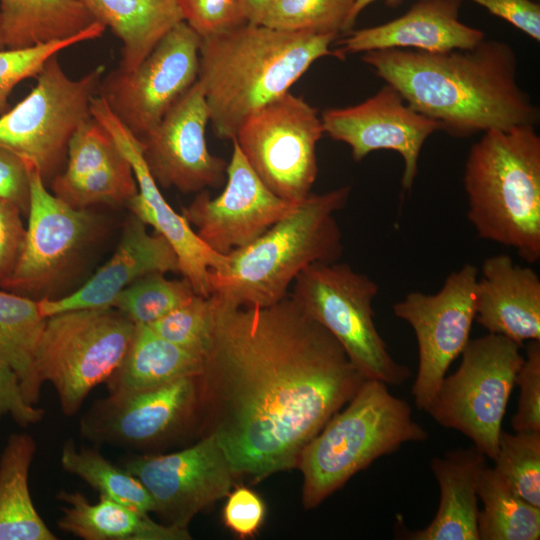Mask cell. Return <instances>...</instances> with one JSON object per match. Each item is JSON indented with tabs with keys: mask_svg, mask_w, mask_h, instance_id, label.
<instances>
[{
	"mask_svg": "<svg viewBox=\"0 0 540 540\" xmlns=\"http://www.w3.org/2000/svg\"><path fill=\"white\" fill-rule=\"evenodd\" d=\"M210 298L196 404L206 410L208 433L235 475L262 480L297 465L303 448L366 378L291 297L266 307Z\"/></svg>",
	"mask_w": 540,
	"mask_h": 540,
	"instance_id": "obj_1",
	"label": "cell"
},
{
	"mask_svg": "<svg viewBox=\"0 0 540 540\" xmlns=\"http://www.w3.org/2000/svg\"><path fill=\"white\" fill-rule=\"evenodd\" d=\"M362 60L415 111L454 137L536 126L539 108L517 81L511 45L485 40L466 49H381Z\"/></svg>",
	"mask_w": 540,
	"mask_h": 540,
	"instance_id": "obj_2",
	"label": "cell"
},
{
	"mask_svg": "<svg viewBox=\"0 0 540 540\" xmlns=\"http://www.w3.org/2000/svg\"><path fill=\"white\" fill-rule=\"evenodd\" d=\"M338 35L291 32L245 23L201 38L197 81L216 137L232 140L258 110L290 87L330 49Z\"/></svg>",
	"mask_w": 540,
	"mask_h": 540,
	"instance_id": "obj_3",
	"label": "cell"
},
{
	"mask_svg": "<svg viewBox=\"0 0 540 540\" xmlns=\"http://www.w3.org/2000/svg\"><path fill=\"white\" fill-rule=\"evenodd\" d=\"M350 191L343 186L310 193L256 240L226 254L227 268L210 273V296L235 306H271L287 297L306 267L336 261L343 247L334 215Z\"/></svg>",
	"mask_w": 540,
	"mask_h": 540,
	"instance_id": "obj_4",
	"label": "cell"
},
{
	"mask_svg": "<svg viewBox=\"0 0 540 540\" xmlns=\"http://www.w3.org/2000/svg\"><path fill=\"white\" fill-rule=\"evenodd\" d=\"M468 219L477 235L540 258V136L533 125L482 133L463 174Z\"/></svg>",
	"mask_w": 540,
	"mask_h": 540,
	"instance_id": "obj_5",
	"label": "cell"
},
{
	"mask_svg": "<svg viewBox=\"0 0 540 540\" xmlns=\"http://www.w3.org/2000/svg\"><path fill=\"white\" fill-rule=\"evenodd\" d=\"M427 438L406 401L392 395L384 382L366 379L346 408L301 451L297 465L303 474L304 507L318 506L379 457Z\"/></svg>",
	"mask_w": 540,
	"mask_h": 540,
	"instance_id": "obj_6",
	"label": "cell"
},
{
	"mask_svg": "<svg viewBox=\"0 0 540 540\" xmlns=\"http://www.w3.org/2000/svg\"><path fill=\"white\" fill-rule=\"evenodd\" d=\"M135 324L113 307L78 309L47 318L35 356L39 381L50 382L71 417L90 391L120 365Z\"/></svg>",
	"mask_w": 540,
	"mask_h": 540,
	"instance_id": "obj_7",
	"label": "cell"
},
{
	"mask_svg": "<svg viewBox=\"0 0 540 540\" xmlns=\"http://www.w3.org/2000/svg\"><path fill=\"white\" fill-rule=\"evenodd\" d=\"M293 284L292 300L340 343L366 379L398 386L411 376L376 328L372 301L378 285L372 279L334 261L309 265Z\"/></svg>",
	"mask_w": 540,
	"mask_h": 540,
	"instance_id": "obj_8",
	"label": "cell"
},
{
	"mask_svg": "<svg viewBox=\"0 0 540 540\" xmlns=\"http://www.w3.org/2000/svg\"><path fill=\"white\" fill-rule=\"evenodd\" d=\"M521 346L498 334L469 340L457 371L442 380L426 412L467 436L494 460L502 421L524 361Z\"/></svg>",
	"mask_w": 540,
	"mask_h": 540,
	"instance_id": "obj_9",
	"label": "cell"
},
{
	"mask_svg": "<svg viewBox=\"0 0 540 540\" xmlns=\"http://www.w3.org/2000/svg\"><path fill=\"white\" fill-rule=\"evenodd\" d=\"M104 72L97 67L79 79L64 72L58 54L37 75L30 93L0 116V146L20 156L45 181L58 174L77 128L91 118V102Z\"/></svg>",
	"mask_w": 540,
	"mask_h": 540,
	"instance_id": "obj_10",
	"label": "cell"
},
{
	"mask_svg": "<svg viewBox=\"0 0 540 540\" xmlns=\"http://www.w3.org/2000/svg\"><path fill=\"white\" fill-rule=\"evenodd\" d=\"M323 133L317 109L288 92L250 116L232 140L274 194L299 202L316 180Z\"/></svg>",
	"mask_w": 540,
	"mask_h": 540,
	"instance_id": "obj_11",
	"label": "cell"
},
{
	"mask_svg": "<svg viewBox=\"0 0 540 540\" xmlns=\"http://www.w3.org/2000/svg\"><path fill=\"white\" fill-rule=\"evenodd\" d=\"M201 37L181 21L131 72L101 79L99 95L138 139L146 137L198 78Z\"/></svg>",
	"mask_w": 540,
	"mask_h": 540,
	"instance_id": "obj_12",
	"label": "cell"
},
{
	"mask_svg": "<svg viewBox=\"0 0 540 540\" xmlns=\"http://www.w3.org/2000/svg\"><path fill=\"white\" fill-rule=\"evenodd\" d=\"M478 269L465 264L452 272L435 294L410 292L393 306L394 314L410 324L419 351L412 396L426 411L451 363L470 340L476 316Z\"/></svg>",
	"mask_w": 540,
	"mask_h": 540,
	"instance_id": "obj_13",
	"label": "cell"
},
{
	"mask_svg": "<svg viewBox=\"0 0 540 540\" xmlns=\"http://www.w3.org/2000/svg\"><path fill=\"white\" fill-rule=\"evenodd\" d=\"M146 487L165 524L187 529L195 515L228 496L235 473L215 435L163 455L132 456L122 464Z\"/></svg>",
	"mask_w": 540,
	"mask_h": 540,
	"instance_id": "obj_14",
	"label": "cell"
},
{
	"mask_svg": "<svg viewBox=\"0 0 540 540\" xmlns=\"http://www.w3.org/2000/svg\"><path fill=\"white\" fill-rule=\"evenodd\" d=\"M232 143L222 193L212 198L203 190L182 209L199 238L223 255L256 240L298 203L274 194L252 169L236 141Z\"/></svg>",
	"mask_w": 540,
	"mask_h": 540,
	"instance_id": "obj_15",
	"label": "cell"
},
{
	"mask_svg": "<svg viewBox=\"0 0 540 540\" xmlns=\"http://www.w3.org/2000/svg\"><path fill=\"white\" fill-rule=\"evenodd\" d=\"M31 172V199L24 248L4 290L33 298L51 291L86 242L94 218L50 193L42 176ZM34 299V298H33Z\"/></svg>",
	"mask_w": 540,
	"mask_h": 540,
	"instance_id": "obj_16",
	"label": "cell"
},
{
	"mask_svg": "<svg viewBox=\"0 0 540 540\" xmlns=\"http://www.w3.org/2000/svg\"><path fill=\"white\" fill-rule=\"evenodd\" d=\"M208 123L205 96L196 81L160 123L139 140L144 162L157 185L198 193L223 183L227 163L208 150Z\"/></svg>",
	"mask_w": 540,
	"mask_h": 540,
	"instance_id": "obj_17",
	"label": "cell"
},
{
	"mask_svg": "<svg viewBox=\"0 0 540 540\" xmlns=\"http://www.w3.org/2000/svg\"><path fill=\"white\" fill-rule=\"evenodd\" d=\"M90 111L92 117L111 134L132 166L138 193L127 205L133 215L168 241L177 255L183 278L197 295L209 297L210 273L226 269L228 255L210 249L185 217L169 205L144 162L140 141L116 117L101 96L93 98Z\"/></svg>",
	"mask_w": 540,
	"mask_h": 540,
	"instance_id": "obj_18",
	"label": "cell"
},
{
	"mask_svg": "<svg viewBox=\"0 0 540 540\" xmlns=\"http://www.w3.org/2000/svg\"><path fill=\"white\" fill-rule=\"evenodd\" d=\"M321 122L324 133L351 148L355 161L376 150L400 154L404 160V190H410L414 183L423 144L439 130L433 120L415 111L388 84L357 105L324 110Z\"/></svg>",
	"mask_w": 540,
	"mask_h": 540,
	"instance_id": "obj_19",
	"label": "cell"
},
{
	"mask_svg": "<svg viewBox=\"0 0 540 540\" xmlns=\"http://www.w3.org/2000/svg\"><path fill=\"white\" fill-rule=\"evenodd\" d=\"M196 407V377L96 400L80 419L83 437L96 444L139 448L163 440Z\"/></svg>",
	"mask_w": 540,
	"mask_h": 540,
	"instance_id": "obj_20",
	"label": "cell"
},
{
	"mask_svg": "<svg viewBox=\"0 0 540 540\" xmlns=\"http://www.w3.org/2000/svg\"><path fill=\"white\" fill-rule=\"evenodd\" d=\"M146 226L133 215L113 256L73 293L58 299H38L40 313L48 318L72 310L111 307L115 297L137 279L156 272H179L171 245L160 234H149Z\"/></svg>",
	"mask_w": 540,
	"mask_h": 540,
	"instance_id": "obj_21",
	"label": "cell"
},
{
	"mask_svg": "<svg viewBox=\"0 0 540 540\" xmlns=\"http://www.w3.org/2000/svg\"><path fill=\"white\" fill-rule=\"evenodd\" d=\"M463 0H418L402 16L381 25L348 32L337 50L365 53L399 48L426 52H445L471 48L481 42L483 31L459 20Z\"/></svg>",
	"mask_w": 540,
	"mask_h": 540,
	"instance_id": "obj_22",
	"label": "cell"
},
{
	"mask_svg": "<svg viewBox=\"0 0 540 540\" xmlns=\"http://www.w3.org/2000/svg\"><path fill=\"white\" fill-rule=\"evenodd\" d=\"M475 320L488 333L502 335L519 346L540 341V279L530 267L506 254L487 258L476 285Z\"/></svg>",
	"mask_w": 540,
	"mask_h": 540,
	"instance_id": "obj_23",
	"label": "cell"
},
{
	"mask_svg": "<svg viewBox=\"0 0 540 540\" xmlns=\"http://www.w3.org/2000/svg\"><path fill=\"white\" fill-rule=\"evenodd\" d=\"M487 457L474 445L434 457L433 474L440 489V502L431 523L423 529L406 531L409 540H479L477 531L478 484Z\"/></svg>",
	"mask_w": 540,
	"mask_h": 540,
	"instance_id": "obj_24",
	"label": "cell"
},
{
	"mask_svg": "<svg viewBox=\"0 0 540 540\" xmlns=\"http://www.w3.org/2000/svg\"><path fill=\"white\" fill-rule=\"evenodd\" d=\"M91 503L80 492L61 490L56 498L67 504L57 520L60 530L84 540H188L187 529L153 521L109 497Z\"/></svg>",
	"mask_w": 540,
	"mask_h": 540,
	"instance_id": "obj_25",
	"label": "cell"
},
{
	"mask_svg": "<svg viewBox=\"0 0 540 540\" xmlns=\"http://www.w3.org/2000/svg\"><path fill=\"white\" fill-rule=\"evenodd\" d=\"M122 43L119 70L131 72L162 37L184 21L177 0H79Z\"/></svg>",
	"mask_w": 540,
	"mask_h": 540,
	"instance_id": "obj_26",
	"label": "cell"
},
{
	"mask_svg": "<svg viewBox=\"0 0 540 540\" xmlns=\"http://www.w3.org/2000/svg\"><path fill=\"white\" fill-rule=\"evenodd\" d=\"M203 356L177 346L152 331L135 324L129 347L116 370L107 379L111 395L154 389L184 377H197Z\"/></svg>",
	"mask_w": 540,
	"mask_h": 540,
	"instance_id": "obj_27",
	"label": "cell"
},
{
	"mask_svg": "<svg viewBox=\"0 0 540 540\" xmlns=\"http://www.w3.org/2000/svg\"><path fill=\"white\" fill-rule=\"evenodd\" d=\"M97 22L79 0H0V24L6 49L67 40Z\"/></svg>",
	"mask_w": 540,
	"mask_h": 540,
	"instance_id": "obj_28",
	"label": "cell"
},
{
	"mask_svg": "<svg viewBox=\"0 0 540 540\" xmlns=\"http://www.w3.org/2000/svg\"><path fill=\"white\" fill-rule=\"evenodd\" d=\"M34 438L11 434L0 456V540H56L38 514L29 491Z\"/></svg>",
	"mask_w": 540,
	"mask_h": 540,
	"instance_id": "obj_29",
	"label": "cell"
},
{
	"mask_svg": "<svg viewBox=\"0 0 540 540\" xmlns=\"http://www.w3.org/2000/svg\"><path fill=\"white\" fill-rule=\"evenodd\" d=\"M46 320L37 300L0 290V358L17 373L24 396L33 405L42 386L35 356Z\"/></svg>",
	"mask_w": 540,
	"mask_h": 540,
	"instance_id": "obj_30",
	"label": "cell"
},
{
	"mask_svg": "<svg viewBox=\"0 0 540 540\" xmlns=\"http://www.w3.org/2000/svg\"><path fill=\"white\" fill-rule=\"evenodd\" d=\"M477 494L483 503L477 517L479 540L540 538V508L518 496L494 468L483 469Z\"/></svg>",
	"mask_w": 540,
	"mask_h": 540,
	"instance_id": "obj_31",
	"label": "cell"
},
{
	"mask_svg": "<svg viewBox=\"0 0 540 540\" xmlns=\"http://www.w3.org/2000/svg\"><path fill=\"white\" fill-rule=\"evenodd\" d=\"M60 464L99 495L109 497L142 513L155 512V502L143 483L124 467L107 460L98 450L77 448L67 439L61 449Z\"/></svg>",
	"mask_w": 540,
	"mask_h": 540,
	"instance_id": "obj_32",
	"label": "cell"
},
{
	"mask_svg": "<svg viewBox=\"0 0 540 540\" xmlns=\"http://www.w3.org/2000/svg\"><path fill=\"white\" fill-rule=\"evenodd\" d=\"M51 189L56 197L80 210L101 203L128 204L138 193L132 166L124 154L108 165L72 181L54 177Z\"/></svg>",
	"mask_w": 540,
	"mask_h": 540,
	"instance_id": "obj_33",
	"label": "cell"
},
{
	"mask_svg": "<svg viewBox=\"0 0 540 540\" xmlns=\"http://www.w3.org/2000/svg\"><path fill=\"white\" fill-rule=\"evenodd\" d=\"M197 295L191 284L169 280L164 273L147 274L123 289L111 307L124 314L134 324L149 325Z\"/></svg>",
	"mask_w": 540,
	"mask_h": 540,
	"instance_id": "obj_34",
	"label": "cell"
},
{
	"mask_svg": "<svg viewBox=\"0 0 540 540\" xmlns=\"http://www.w3.org/2000/svg\"><path fill=\"white\" fill-rule=\"evenodd\" d=\"M496 472L522 499L540 508V431H501Z\"/></svg>",
	"mask_w": 540,
	"mask_h": 540,
	"instance_id": "obj_35",
	"label": "cell"
},
{
	"mask_svg": "<svg viewBox=\"0 0 540 540\" xmlns=\"http://www.w3.org/2000/svg\"><path fill=\"white\" fill-rule=\"evenodd\" d=\"M354 0H272L261 21L291 32H347Z\"/></svg>",
	"mask_w": 540,
	"mask_h": 540,
	"instance_id": "obj_36",
	"label": "cell"
},
{
	"mask_svg": "<svg viewBox=\"0 0 540 540\" xmlns=\"http://www.w3.org/2000/svg\"><path fill=\"white\" fill-rule=\"evenodd\" d=\"M106 27L100 22L76 37L25 49L0 51V116L9 110L8 98L21 81L37 77L44 64L53 55L78 43L93 40L103 35Z\"/></svg>",
	"mask_w": 540,
	"mask_h": 540,
	"instance_id": "obj_37",
	"label": "cell"
},
{
	"mask_svg": "<svg viewBox=\"0 0 540 540\" xmlns=\"http://www.w3.org/2000/svg\"><path fill=\"white\" fill-rule=\"evenodd\" d=\"M147 326L163 339L203 356L211 334L212 300L195 295Z\"/></svg>",
	"mask_w": 540,
	"mask_h": 540,
	"instance_id": "obj_38",
	"label": "cell"
},
{
	"mask_svg": "<svg viewBox=\"0 0 540 540\" xmlns=\"http://www.w3.org/2000/svg\"><path fill=\"white\" fill-rule=\"evenodd\" d=\"M122 155L111 134L91 116L71 137L67 149V167L55 177L72 181L108 165Z\"/></svg>",
	"mask_w": 540,
	"mask_h": 540,
	"instance_id": "obj_39",
	"label": "cell"
},
{
	"mask_svg": "<svg viewBox=\"0 0 540 540\" xmlns=\"http://www.w3.org/2000/svg\"><path fill=\"white\" fill-rule=\"evenodd\" d=\"M517 411L511 418L514 432L540 431V341H528L524 361L516 375Z\"/></svg>",
	"mask_w": 540,
	"mask_h": 540,
	"instance_id": "obj_40",
	"label": "cell"
},
{
	"mask_svg": "<svg viewBox=\"0 0 540 540\" xmlns=\"http://www.w3.org/2000/svg\"><path fill=\"white\" fill-rule=\"evenodd\" d=\"M184 21L201 37L247 23L240 0H177Z\"/></svg>",
	"mask_w": 540,
	"mask_h": 540,
	"instance_id": "obj_41",
	"label": "cell"
},
{
	"mask_svg": "<svg viewBox=\"0 0 540 540\" xmlns=\"http://www.w3.org/2000/svg\"><path fill=\"white\" fill-rule=\"evenodd\" d=\"M20 209L0 198V287L4 288L14 273L22 254L26 228Z\"/></svg>",
	"mask_w": 540,
	"mask_h": 540,
	"instance_id": "obj_42",
	"label": "cell"
},
{
	"mask_svg": "<svg viewBox=\"0 0 540 540\" xmlns=\"http://www.w3.org/2000/svg\"><path fill=\"white\" fill-rule=\"evenodd\" d=\"M264 516L265 505L252 490L239 487L228 494L224 522L241 538L253 536L262 525Z\"/></svg>",
	"mask_w": 540,
	"mask_h": 540,
	"instance_id": "obj_43",
	"label": "cell"
},
{
	"mask_svg": "<svg viewBox=\"0 0 540 540\" xmlns=\"http://www.w3.org/2000/svg\"><path fill=\"white\" fill-rule=\"evenodd\" d=\"M0 198L15 204L28 216L31 199V172L26 162L0 146Z\"/></svg>",
	"mask_w": 540,
	"mask_h": 540,
	"instance_id": "obj_44",
	"label": "cell"
},
{
	"mask_svg": "<svg viewBox=\"0 0 540 540\" xmlns=\"http://www.w3.org/2000/svg\"><path fill=\"white\" fill-rule=\"evenodd\" d=\"M3 415L27 427L41 422L45 411L26 400L17 373L0 358V417Z\"/></svg>",
	"mask_w": 540,
	"mask_h": 540,
	"instance_id": "obj_45",
	"label": "cell"
},
{
	"mask_svg": "<svg viewBox=\"0 0 540 540\" xmlns=\"http://www.w3.org/2000/svg\"><path fill=\"white\" fill-rule=\"evenodd\" d=\"M540 41V5L532 0H470Z\"/></svg>",
	"mask_w": 540,
	"mask_h": 540,
	"instance_id": "obj_46",
	"label": "cell"
},
{
	"mask_svg": "<svg viewBox=\"0 0 540 540\" xmlns=\"http://www.w3.org/2000/svg\"><path fill=\"white\" fill-rule=\"evenodd\" d=\"M272 0H240L242 11L247 23L261 24Z\"/></svg>",
	"mask_w": 540,
	"mask_h": 540,
	"instance_id": "obj_47",
	"label": "cell"
},
{
	"mask_svg": "<svg viewBox=\"0 0 540 540\" xmlns=\"http://www.w3.org/2000/svg\"><path fill=\"white\" fill-rule=\"evenodd\" d=\"M377 0H354V4L347 22V32H350L357 17L360 13L370 4ZM390 6H396L401 3L402 0H385Z\"/></svg>",
	"mask_w": 540,
	"mask_h": 540,
	"instance_id": "obj_48",
	"label": "cell"
},
{
	"mask_svg": "<svg viewBox=\"0 0 540 540\" xmlns=\"http://www.w3.org/2000/svg\"><path fill=\"white\" fill-rule=\"evenodd\" d=\"M6 49L3 37H2V31H1V24H0V51Z\"/></svg>",
	"mask_w": 540,
	"mask_h": 540,
	"instance_id": "obj_49",
	"label": "cell"
}]
</instances>
